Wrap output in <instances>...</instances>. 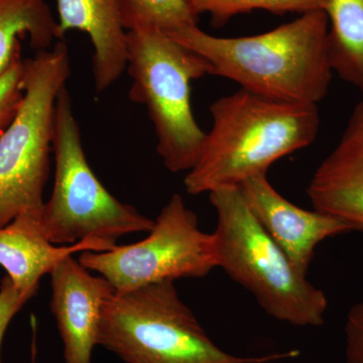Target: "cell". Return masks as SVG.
I'll list each match as a JSON object with an SVG mask.
<instances>
[{
	"label": "cell",
	"mask_w": 363,
	"mask_h": 363,
	"mask_svg": "<svg viewBox=\"0 0 363 363\" xmlns=\"http://www.w3.org/2000/svg\"><path fill=\"white\" fill-rule=\"evenodd\" d=\"M59 33L70 30L89 37L93 45L95 90L104 92L123 75L128 65V30L116 0H57Z\"/></svg>",
	"instance_id": "7c38bea8"
},
{
	"label": "cell",
	"mask_w": 363,
	"mask_h": 363,
	"mask_svg": "<svg viewBox=\"0 0 363 363\" xmlns=\"http://www.w3.org/2000/svg\"><path fill=\"white\" fill-rule=\"evenodd\" d=\"M328 0H190L196 16L207 14L212 26L220 28L240 14L264 11L285 16L300 14L326 9Z\"/></svg>",
	"instance_id": "e0dca14e"
},
{
	"label": "cell",
	"mask_w": 363,
	"mask_h": 363,
	"mask_svg": "<svg viewBox=\"0 0 363 363\" xmlns=\"http://www.w3.org/2000/svg\"><path fill=\"white\" fill-rule=\"evenodd\" d=\"M313 208L363 231V101L357 105L333 150L307 189Z\"/></svg>",
	"instance_id": "8fae6325"
},
{
	"label": "cell",
	"mask_w": 363,
	"mask_h": 363,
	"mask_svg": "<svg viewBox=\"0 0 363 363\" xmlns=\"http://www.w3.org/2000/svg\"><path fill=\"white\" fill-rule=\"evenodd\" d=\"M325 13L332 70L363 96V0H328Z\"/></svg>",
	"instance_id": "9a60e30c"
},
{
	"label": "cell",
	"mask_w": 363,
	"mask_h": 363,
	"mask_svg": "<svg viewBox=\"0 0 363 363\" xmlns=\"http://www.w3.org/2000/svg\"><path fill=\"white\" fill-rule=\"evenodd\" d=\"M147 233L131 245L82 252L79 262L104 277L116 293L162 281L204 278L218 267L213 233L200 229L197 215L180 194L169 198Z\"/></svg>",
	"instance_id": "ba28073f"
},
{
	"label": "cell",
	"mask_w": 363,
	"mask_h": 363,
	"mask_svg": "<svg viewBox=\"0 0 363 363\" xmlns=\"http://www.w3.org/2000/svg\"><path fill=\"white\" fill-rule=\"evenodd\" d=\"M30 331H32V337H30V363H38V320L35 315L30 316Z\"/></svg>",
	"instance_id": "44dd1931"
},
{
	"label": "cell",
	"mask_w": 363,
	"mask_h": 363,
	"mask_svg": "<svg viewBox=\"0 0 363 363\" xmlns=\"http://www.w3.org/2000/svg\"><path fill=\"white\" fill-rule=\"evenodd\" d=\"M98 346L124 363H271L300 355L240 357L222 350L182 301L175 281L112 294L102 306Z\"/></svg>",
	"instance_id": "3957f363"
},
{
	"label": "cell",
	"mask_w": 363,
	"mask_h": 363,
	"mask_svg": "<svg viewBox=\"0 0 363 363\" xmlns=\"http://www.w3.org/2000/svg\"><path fill=\"white\" fill-rule=\"evenodd\" d=\"M28 301L30 300L14 286L13 281L9 276L2 279L0 284V363H4L1 358V347L7 328L11 320Z\"/></svg>",
	"instance_id": "d6986e66"
},
{
	"label": "cell",
	"mask_w": 363,
	"mask_h": 363,
	"mask_svg": "<svg viewBox=\"0 0 363 363\" xmlns=\"http://www.w3.org/2000/svg\"><path fill=\"white\" fill-rule=\"evenodd\" d=\"M35 52L63 40L45 0H0V73L21 55V40Z\"/></svg>",
	"instance_id": "5bb4252c"
},
{
	"label": "cell",
	"mask_w": 363,
	"mask_h": 363,
	"mask_svg": "<svg viewBox=\"0 0 363 363\" xmlns=\"http://www.w3.org/2000/svg\"><path fill=\"white\" fill-rule=\"evenodd\" d=\"M40 213L23 212L0 227V267L28 300L39 291L40 279L64 257L77 252H106L102 245L91 241L69 247L52 245L40 226Z\"/></svg>",
	"instance_id": "4fadbf2b"
},
{
	"label": "cell",
	"mask_w": 363,
	"mask_h": 363,
	"mask_svg": "<svg viewBox=\"0 0 363 363\" xmlns=\"http://www.w3.org/2000/svg\"><path fill=\"white\" fill-rule=\"evenodd\" d=\"M52 154V194L40 217L50 242L69 247L91 241L109 250L123 236L150 231L155 220L116 199L91 169L66 86L57 97Z\"/></svg>",
	"instance_id": "5b68a950"
},
{
	"label": "cell",
	"mask_w": 363,
	"mask_h": 363,
	"mask_svg": "<svg viewBox=\"0 0 363 363\" xmlns=\"http://www.w3.org/2000/svg\"><path fill=\"white\" fill-rule=\"evenodd\" d=\"M344 333L346 363H363V301L351 307Z\"/></svg>",
	"instance_id": "ffe728a7"
},
{
	"label": "cell",
	"mask_w": 363,
	"mask_h": 363,
	"mask_svg": "<svg viewBox=\"0 0 363 363\" xmlns=\"http://www.w3.org/2000/svg\"><path fill=\"white\" fill-rule=\"evenodd\" d=\"M167 35L206 60L211 75L229 79L259 96L317 105L330 87L333 70L323 11L300 14L269 32L247 37H215L198 26Z\"/></svg>",
	"instance_id": "6da1fadb"
},
{
	"label": "cell",
	"mask_w": 363,
	"mask_h": 363,
	"mask_svg": "<svg viewBox=\"0 0 363 363\" xmlns=\"http://www.w3.org/2000/svg\"><path fill=\"white\" fill-rule=\"evenodd\" d=\"M216 212L217 264L248 291L267 315L298 327H319L328 301L255 218L240 187L209 193Z\"/></svg>",
	"instance_id": "277c9868"
},
{
	"label": "cell",
	"mask_w": 363,
	"mask_h": 363,
	"mask_svg": "<svg viewBox=\"0 0 363 363\" xmlns=\"http://www.w3.org/2000/svg\"><path fill=\"white\" fill-rule=\"evenodd\" d=\"M126 70L133 79L128 98L147 108L164 167L190 171L206 138L191 106V84L211 75V66L166 33L147 28L128 32Z\"/></svg>",
	"instance_id": "8992f818"
},
{
	"label": "cell",
	"mask_w": 363,
	"mask_h": 363,
	"mask_svg": "<svg viewBox=\"0 0 363 363\" xmlns=\"http://www.w3.org/2000/svg\"><path fill=\"white\" fill-rule=\"evenodd\" d=\"M50 307L63 344L65 363H92L98 346V330L102 306L112 294L108 281L93 274L68 255L51 272Z\"/></svg>",
	"instance_id": "9c48e42d"
},
{
	"label": "cell",
	"mask_w": 363,
	"mask_h": 363,
	"mask_svg": "<svg viewBox=\"0 0 363 363\" xmlns=\"http://www.w3.org/2000/svg\"><path fill=\"white\" fill-rule=\"evenodd\" d=\"M240 189L255 218L304 276L320 243L352 231L331 215L296 206L272 187L267 175L248 179Z\"/></svg>",
	"instance_id": "30bf717a"
},
{
	"label": "cell",
	"mask_w": 363,
	"mask_h": 363,
	"mask_svg": "<svg viewBox=\"0 0 363 363\" xmlns=\"http://www.w3.org/2000/svg\"><path fill=\"white\" fill-rule=\"evenodd\" d=\"M213 125L184 179L190 195L209 194L267 175L281 157L315 142L317 105L288 104L240 89L210 106Z\"/></svg>",
	"instance_id": "7a4b0ae2"
},
{
	"label": "cell",
	"mask_w": 363,
	"mask_h": 363,
	"mask_svg": "<svg viewBox=\"0 0 363 363\" xmlns=\"http://www.w3.org/2000/svg\"><path fill=\"white\" fill-rule=\"evenodd\" d=\"M70 75V56L64 40L26 60L23 102L0 136V227L23 212H42L57 97Z\"/></svg>",
	"instance_id": "52a82bcc"
},
{
	"label": "cell",
	"mask_w": 363,
	"mask_h": 363,
	"mask_svg": "<svg viewBox=\"0 0 363 363\" xmlns=\"http://www.w3.org/2000/svg\"><path fill=\"white\" fill-rule=\"evenodd\" d=\"M125 30L156 28L169 33L198 26L190 0H116Z\"/></svg>",
	"instance_id": "2e32d148"
},
{
	"label": "cell",
	"mask_w": 363,
	"mask_h": 363,
	"mask_svg": "<svg viewBox=\"0 0 363 363\" xmlns=\"http://www.w3.org/2000/svg\"><path fill=\"white\" fill-rule=\"evenodd\" d=\"M26 60L21 55L0 73V136L13 123L25 95Z\"/></svg>",
	"instance_id": "ac0fdd59"
}]
</instances>
